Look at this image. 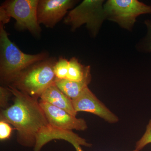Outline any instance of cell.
Listing matches in <instances>:
<instances>
[{"label": "cell", "mask_w": 151, "mask_h": 151, "mask_svg": "<svg viewBox=\"0 0 151 151\" xmlns=\"http://www.w3.org/2000/svg\"><path fill=\"white\" fill-rule=\"evenodd\" d=\"M13 96V103L1 113V120L12 125L17 131V141L21 145L34 148L37 136L49 125L38 99L7 86Z\"/></svg>", "instance_id": "1"}, {"label": "cell", "mask_w": 151, "mask_h": 151, "mask_svg": "<svg viewBox=\"0 0 151 151\" xmlns=\"http://www.w3.org/2000/svg\"><path fill=\"white\" fill-rule=\"evenodd\" d=\"M48 58L45 52L35 55L23 52L11 41L4 25L0 23V79L2 86H8L31 65Z\"/></svg>", "instance_id": "2"}, {"label": "cell", "mask_w": 151, "mask_h": 151, "mask_svg": "<svg viewBox=\"0 0 151 151\" xmlns=\"http://www.w3.org/2000/svg\"><path fill=\"white\" fill-rule=\"evenodd\" d=\"M56 61L54 58H48L34 63L24 70L10 85L38 99L49 86L55 83L54 66Z\"/></svg>", "instance_id": "3"}, {"label": "cell", "mask_w": 151, "mask_h": 151, "mask_svg": "<svg viewBox=\"0 0 151 151\" xmlns=\"http://www.w3.org/2000/svg\"><path fill=\"white\" fill-rule=\"evenodd\" d=\"M103 2L102 0H84L68 12L64 23L70 26L72 31L86 24L92 35L95 36L106 19Z\"/></svg>", "instance_id": "4"}, {"label": "cell", "mask_w": 151, "mask_h": 151, "mask_svg": "<svg viewBox=\"0 0 151 151\" xmlns=\"http://www.w3.org/2000/svg\"><path fill=\"white\" fill-rule=\"evenodd\" d=\"M39 0H7L1 5L10 18L15 19V27L19 30H28L32 35L38 37L41 29L38 22L37 8Z\"/></svg>", "instance_id": "5"}, {"label": "cell", "mask_w": 151, "mask_h": 151, "mask_svg": "<svg viewBox=\"0 0 151 151\" xmlns=\"http://www.w3.org/2000/svg\"><path fill=\"white\" fill-rule=\"evenodd\" d=\"M106 19L132 29L139 16L151 14V6L137 0H109L103 5Z\"/></svg>", "instance_id": "6"}, {"label": "cell", "mask_w": 151, "mask_h": 151, "mask_svg": "<svg viewBox=\"0 0 151 151\" xmlns=\"http://www.w3.org/2000/svg\"><path fill=\"white\" fill-rule=\"evenodd\" d=\"M76 3L73 0H39L37 8L39 24L52 28L65 17L68 10Z\"/></svg>", "instance_id": "7"}, {"label": "cell", "mask_w": 151, "mask_h": 151, "mask_svg": "<svg viewBox=\"0 0 151 151\" xmlns=\"http://www.w3.org/2000/svg\"><path fill=\"white\" fill-rule=\"evenodd\" d=\"M39 103L50 126L67 131H83L87 129L84 119H78L65 110L46 102L40 100Z\"/></svg>", "instance_id": "8"}, {"label": "cell", "mask_w": 151, "mask_h": 151, "mask_svg": "<svg viewBox=\"0 0 151 151\" xmlns=\"http://www.w3.org/2000/svg\"><path fill=\"white\" fill-rule=\"evenodd\" d=\"M72 100L73 107L77 113L83 111L92 113L110 124L119 122V118L97 98L88 87L78 97Z\"/></svg>", "instance_id": "9"}, {"label": "cell", "mask_w": 151, "mask_h": 151, "mask_svg": "<svg viewBox=\"0 0 151 151\" xmlns=\"http://www.w3.org/2000/svg\"><path fill=\"white\" fill-rule=\"evenodd\" d=\"M55 139L67 141L73 146L78 145L90 147L92 145V144L87 142L85 139L79 137L72 131L61 129L49 124L42 129L37 134L34 151H41L45 145Z\"/></svg>", "instance_id": "10"}, {"label": "cell", "mask_w": 151, "mask_h": 151, "mask_svg": "<svg viewBox=\"0 0 151 151\" xmlns=\"http://www.w3.org/2000/svg\"><path fill=\"white\" fill-rule=\"evenodd\" d=\"M41 101L65 110L76 116L77 112L73 107L72 99L66 96L58 87L55 83L50 85L40 96Z\"/></svg>", "instance_id": "11"}, {"label": "cell", "mask_w": 151, "mask_h": 151, "mask_svg": "<svg viewBox=\"0 0 151 151\" xmlns=\"http://www.w3.org/2000/svg\"><path fill=\"white\" fill-rule=\"evenodd\" d=\"M92 80V76H89L82 81H75L68 79H56L55 84L64 94L73 100L85 88L88 87Z\"/></svg>", "instance_id": "12"}, {"label": "cell", "mask_w": 151, "mask_h": 151, "mask_svg": "<svg viewBox=\"0 0 151 151\" xmlns=\"http://www.w3.org/2000/svg\"><path fill=\"white\" fill-rule=\"evenodd\" d=\"M90 75L91 74L89 65H82L75 57L72 58L69 60V68L66 79L80 81Z\"/></svg>", "instance_id": "13"}, {"label": "cell", "mask_w": 151, "mask_h": 151, "mask_svg": "<svg viewBox=\"0 0 151 151\" xmlns=\"http://www.w3.org/2000/svg\"><path fill=\"white\" fill-rule=\"evenodd\" d=\"M69 68V61L63 57L60 58L54 66V72L57 79H66Z\"/></svg>", "instance_id": "14"}, {"label": "cell", "mask_w": 151, "mask_h": 151, "mask_svg": "<svg viewBox=\"0 0 151 151\" xmlns=\"http://www.w3.org/2000/svg\"><path fill=\"white\" fill-rule=\"evenodd\" d=\"M150 144H151V119L147 125L145 134L136 143L135 150L140 151L146 146Z\"/></svg>", "instance_id": "15"}, {"label": "cell", "mask_w": 151, "mask_h": 151, "mask_svg": "<svg viewBox=\"0 0 151 151\" xmlns=\"http://www.w3.org/2000/svg\"><path fill=\"white\" fill-rule=\"evenodd\" d=\"M12 95L7 86H0V106L4 109L9 107V101L11 96Z\"/></svg>", "instance_id": "16"}, {"label": "cell", "mask_w": 151, "mask_h": 151, "mask_svg": "<svg viewBox=\"0 0 151 151\" xmlns=\"http://www.w3.org/2000/svg\"><path fill=\"white\" fill-rule=\"evenodd\" d=\"M13 129L10 124L5 121H0V140L1 141L6 140L10 137Z\"/></svg>", "instance_id": "17"}, {"label": "cell", "mask_w": 151, "mask_h": 151, "mask_svg": "<svg viewBox=\"0 0 151 151\" xmlns=\"http://www.w3.org/2000/svg\"><path fill=\"white\" fill-rule=\"evenodd\" d=\"M145 23L147 31L144 41V49L147 52H151V20H147Z\"/></svg>", "instance_id": "18"}, {"label": "cell", "mask_w": 151, "mask_h": 151, "mask_svg": "<svg viewBox=\"0 0 151 151\" xmlns=\"http://www.w3.org/2000/svg\"><path fill=\"white\" fill-rule=\"evenodd\" d=\"M74 148H75L76 151H84L82 150V148H81V146L78 145H76L74 146ZM132 151H139L138 150H134Z\"/></svg>", "instance_id": "19"}]
</instances>
